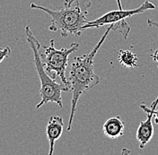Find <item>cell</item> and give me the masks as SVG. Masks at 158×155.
Wrapping results in <instances>:
<instances>
[{
	"mask_svg": "<svg viewBox=\"0 0 158 155\" xmlns=\"http://www.w3.org/2000/svg\"><path fill=\"white\" fill-rule=\"evenodd\" d=\"M78 48V43H72L69 48L57 49L54 45V39H50L49 46L44 47V51L40 54L46 72L54 73V75L59 76L62 83L68 86L66 69L69 65V58L72 53L76 52Z\"/></svg>",
	"mask_w": 158,
	"mask_h": 155,
	"instance_id": "5",
	"label": "cell"
},
{
	"mask_svg": "<svg viewBox=\"0 0 158 155\" xmlns=\"http://www.w3.org/2000/svg\"><path fill=\"white\" fill-rule=\"evenodd\" d=\"M63 128H64V122L61 116H52L49 117L46 126V134L49 144V155L53 154L55 143L62 136Z\"/></svg>",
	"mask_w": 158,
	"mask_h": 155,
	"instance_id": "7",
	"label": "cell"
},
{
	"mask_svg": "<svg viewBox=\"0 0 158 155\" xmlns=\"http://www.w3.org/2000/svg\"><path fill=\"white\" fill-rule=\"evenodd\" d=\"M117 2H118V8H119V9H123V8H122V6H121V3H120V0H117Z\"/></svg>",
	"mask_w": 158,
	"mask_h": 155,
	"instance_id": "14",
	"label": "cell"
},
{
	"mask_svg": "<svg viewBox=\"0 0 158 155\" xmlns=\"http://www.w3.org/2000/svg\"><path fill=\"white\" fill-rule=\"evenodd\" d=\"M154 116H155V122L158 124V108H156L155 110V113H154Z\"/></svg>",
	"mask_w": 158,
	"mask_h": 155,
	"instance_id": "13",
	"label": "cell"
},
{
	"mask_svg": "<svg viewBox=\"0 0 158 155\" xmlns=\"http://www.w3.org/2000/svg\"><path fill=\"white\" fill-rule=\"evenodd\" d=\"M125 130V125L119 116H112L103 124V134L110 139H117L123 136Z\"/></svg>",
	"mask_w": 158,
	"mask_h": 155,
	"instance_id": "8",
	"label": "cell"
},
{
	"mask_svg": "<svg viewBox=\"0 0 158 155\" xmlns=\"http://www.w3.org/2000/svg\"><path fill=\"white\" fill-rule=\"evenodd\" d=\"M148 25H150V26H154V27H156V28H158V22L155 21V20L149 19L148 21Z\"/></svg>",
	"mask_w": 158,
	"mask_h": 155,
	"instance_id": "11",
	"label": "cell"
},
{
	"mask_svg": "<svg viewBox=\"0 0 158 155\" xmlns=\"http://www.w3.org/2000/svg\"><path fill=\"white\" fill-rule=\"evenodd\" d=\"M12 53V49L9 47H5V48H0V64L6 59L8 58Z\"/></svg>",
	"mask_w": 158,
	"mask_h": 155,
	"instance_id": "10",
	"label": "cell"
},
{
	"mask_svg": "<svg viewBox=\"0 0 158 155\" xmlns=\"http://www.w3.org/2000/svg\"><path fill=\"white\" fill-rule=\"evenodd\" d=\"M158 106V96L156 100L153 101L151 107L148 108L146 104L142 103L140 105V108H142L148 115L147 120L142 121L137 130V139L139 143V148H144L151 141L154 136V126L152 123V118L154 116L155 110Z\"/></svg>",
	"mask_w": 158,
	"mask_h": 155,
	"instance_id": "6",
	"label": "cell"
},
{
	"mask_svg": "<svg viewBox=\"0 0 158 155\" xmlns=\"http://www.w3.org/2000/svg\"><path fill=\"white\" fill-rule=\"evenodd\" d=\"M25 34L26 39L29 43L30 48L32 50L33 58H34V65L36 67V71L38 73L40 81V101L36 105V108L38 109L40 107L49 103L54 102L59 108L63 107L62 102V92H69V88L62 84H59L56 82L55 78H51L49 76L48 73L45 70L44 64L41 60L40 53V44L39 40L35 38L33 35V32L29 25L25 27Z\"/></svg>",
	"mask_w": 158,
	"mask_h": 155,
	"instance_id": "3",
	"label": "cell"
},
{
	"mask_svg": "<svg viewBox=\"0 0 158 155\" xmlns=\"http://www.w3.org/2000/svg\"><path fill=\"white\" fill-rule=\"evenodd\" d=\"M91 6L92 0H65L64 7L57 11L34 3L31 4V8L41 10L49 14L51 19L49 31H60L61 36L67 37L69 34L81 35L84 26L89 22L86 15Z\"/></svg>",
	"mask_w": 158,
	"mask_h": 155,
	"instance_id": "2",
	"label": "cell"
},
{
	"mask_svg": "<svg viewBox=\"0 0 158 155\" xmlns=\"http://www.w3.org/2000/svg\"><path fill=\"white\" fill-rule=\"evenodd\" d=\"M156 9V6L149 2L145 1L139 7L136 9L131 10H123L118 9L115 11H110L106 14H104L102 16L99 17L98 19L94 21H89L84 26L83 30L88 29V28H98L107 24H112L113 30L119 31L125 39H128V33L130 31V27L128 26V22L126 20L128 17H131L132 15L144 13L148 10Z\"/></svg>",
	"mask_w": 158,
	"mask_h": 155,
	"instance_id": "4",
	"label": "cell"
},
{
	"mask_svg": "<svg viewBox=\"0 0 158 155\" xmlns=\"http://www.w3.org/2000/svg\"><path fill=\"white\" fill-rule=\"evenodd\" d=\"M111 30H113V26L112 24H110L104 34L102 36L98 43L94 46V48L92 49L90 53L74 58V62L72 63L70 74L68 78V86L72 93L71 110L68 126L69 131L72 128L77 105L80 97L84 93L88 92L89 90L96 86L101 81L100 77L94 72V57L97 54L101 46L108 37Z\"/></svg>",
	"mask_w": 158,
	"mask_h": 155,
	"instance_id": "1",
	"label": "cell"
},
{
	"mask_svg": "<svg viewBox=\"0 0 158 155\" xmlns=\"http://www.w3.org/2000/svg\"><path fill=\"white\" fill-rule=\"evenodd\" d=\"M118 60L119 64L125 67L135 69L138 66V58L137 54L128 49H120L118 52Z\"/></svg>",
	"mask_w": 158,
	"mask_h": 155,
	"instance_id": "9",
	"label": "cell"
},
{
	"mask_svg": "<svg viewBox=\"0 0 158 155\" xmlns=\"http://www.w3.org/2000/svg\"><path fill=\"white\" fill-rule=\"evenodd\" d=\"M151 58H153L154 62H156V63H157L158 64V49L151 55Z\"/></svg>",
	"mask_w": 158,
	"mask_h": 155,
	"instance_id": "12",
	"label": "cell"
}]
</instances>
